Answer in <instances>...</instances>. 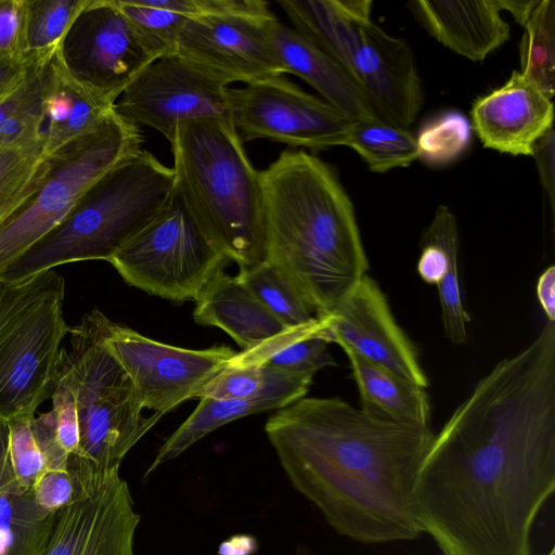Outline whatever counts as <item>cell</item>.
Masks as SVG:
<instances>
[{
	"mask_svg": "<svg viewBox=\"0 0 555 555\" xmlns=\"http://www.w3.org/2000/svg\"><path fill=\"white\" fill-rule=\"evenodd\" d=\"M88 2L89 0H26L27 55L52 56Z\"/></svg>",
	"mask_w": 555,
	"mask_h": 555,
	"instance_id": "cell-33",
	"label": "cell"
},
{
	"mask_svg": "<svg viewBox=\"0 0 555 555\" xmlns=\"http://www.w3.org/2000/svg\"><path fill=\"white\" fill-rule=\"evenodd\" d=\"M264 433L293 487L339 534L380 544L418 538L413 493L435 434L386 421L338 397H302Z\"/></svg>",
	"mask_w": 555,
	"mask_h": 555,
	"instance_id": "cell-2",
	"label": "cell"
},
{
	"mask_svg": "<svg viewBox=\"0 0 555 555\" xmlns=\"http://www.w3.org/2000/svg\"><path fill=\"white\" fill-rule=\"evenodd\" d=\"M534 157L541 183L546 191L551 205L555 197V135L554 128L545 132L533 145Z\"/></svg>",
	"mask_w": 555,
	"mask_h": 555,
	"instance_id": "cell-39",
	"label": "cell"
},
{
	"mask_svg": "<svg viewBox=\"0 0 555 555\" xmlns=\"http://www.w3.org/2000/svg\"><path fill=\"white\" fill-rule=\"evenodd\" d=\"M193 320L196 324L215 326L242 348L235 360L259 363L278 348L306 337H321L325 320L309 327H285L243 285L236 275L219 271L195 299Z\"/></svg>",
	"mask_w": 555,
	"mask_h": 555,
	"instance_id": "cell-18",
	"label": "cell"
},
{
	"mask_svg": "<svg viewBox=\"0 0 555 555\" xmlns=\"http://www.w3.org/2000/svg\"><path fill=\"white\" fill-rule=\"evenodd\" d=\"M112 109L73 81L51 56L41 93L40 138L47 156L94 129Z\"/></svg>",
	"mask_w": 555,
	"mask_h": 555,
	"instance_id": "cell-22",
	"label": "cell"
},
{
	"mask_svg": "<svg viewBox=\"0 0 555 555\" xmlns=\"http://www.w3.org/2000/svg\"><path fill=\"white\" fill-rule=\"evenodd\" d=\"M55 513L41 509L31 490L0 488V555H38Z\"/></svg>",
	"mask_w": 555,
	"mask_h": 555,
	"instance_id": "cell-26",
	"label": "cell"
},
{
	"mask_svg": "<svg viewBox=\"0 0 555 555\" xmlns=\"http://www.w3.org/2000/svg\"><path fill=\"white\" fill-rule=\"evenodd\" d=\"M228 85L178 54L147 64L114 104L125 121L147 126L169 142L178 125L207 117L230 119Z\"/></svg>",
	"mask_w": 555,
	"mask_h": 555,
	"instance_id": "cell-14",
	"label": "cell"
},
{
	"mask_svg": "<svg viewBox=\"0 0 555 555\" xmlns=\"http://www.w3.org/2000/svg\"><path fill=\"white\" fill-rule=\"evenodd\" d=\"M37 59L24 80L0 99V147H42L41 93L47 62Z\"/></svg>",
	"mask_w": 555,
	"mask_h": 555,
	"instance_id": "cell-27",
	"label": "cell"
},
{
	"mask_svg": "<svg viewBox=\"0 0 555 555\" xmlns=\"http://www.w3.org/2000/svg\"><path fill=\"white\" fill-rule=\"evenodd\" d=\"M37 59L15 60L0 57V99L24 80L30 66Z\"/></svg>",
	"mask_w": 555,
	"mask_h": 555,
	"instance_id": "cell-40",
	"label": "cell"
},
{
	"mask_svg": "<svg viewBox=\"0 0 555 555\" xmlns=\"http://www.w3.org/2000/svg\"><path fill=\"white\" fill-rule=\"evenodd\" d=\"M51 399L57 441L69 456H78L80 431L75 397L67 386L55 382Z\"/></svg>",
	"mask_w": 555,
	"mask_h": 555,
	"instance_id": "cell-37",
	"label": "cell"
},
{
	"mask_svg": "<svg viewBox=\"0 0 555 555\" xmlns=\"http://www.w3.org/2000/svg\"><path fill=\"white\" fill-rule=\"evenodd\" d=\"M48 167L40 147H0V223L37 190Z\"/></svg>",
	"mask_w": 555,
	"mask_h": 555,
	"instance_id": "cell-32",
	"label": "cell"
},
{
	"mask_svg": "<svg viewBox=\"0 0 555 555\" xmlns=\"http://www.w3.org/2000/svg\"><path fill=\"white\" fill-rule=\"evenodd\" d=\"M139 127L113 109L87 134L48 156L37 190L0 224V278L54 230L104 173L141 149Z\"/></svg>",
	"mask_w": 555,
	"mask_h": 555,
	"instance_id": "cell-8",
	"label": "cell"
},
{
	"mask_svg": "<svg viewBox=\"0 0 555 555\" xmlns=\"http://www.w3.org/2000/svg\"><path fill=\"white\" fill-rule=\"evenodd\" d=\"M325 320L321 338L423 388L429 382L417 351L396 322L378 284L364 275Z\"/></svg>",
	"mask_w": 555,
	"mask_h": 555,
	"instance_id": "cell-16",
	"label": "cell"
},
{
	"mask_svg": "<svg viewBox=\"0 0 555 555\" xmlns=\"http://www.w3.org/2000/svg\"><path fill=\"white\" fill-rule=\"evenodd\" d=\"M108 318L99 309L69 327L55 382L67 386L76 401L82 459L100 474L119 470L126 454L160 421L143 416L134 388L104 343Z\"/></svg>",
	"mask_w": 555,
	"mask_h": 555,
	"instance_id": "cell-7",
	"label": "cell"
},
{
	"mask_svg": "<svg viewBox=\"0 0 555 555\" xmlns=\"http://www.w3.org/2000/svg\"><path fill=\"white\" fill-rule=\"evenodd\" d=\"M140 518L117 473L91 495L55 513L38 555H134Z\"/></svg>",
	"mask_w": 555,
	"mask_h": 555,
	"instance_id": "cell-17",
	"label": "cell"
},
{
	"mask_svg": "<svg viewBox=\"0 0 555 555\" xmlns=\"http://www.w3.org/2000/svg\"><path fill=\"white\" fill-rule=\"evenodd\" d=\"M522 27L519 72L552 100L555 91V1L540 0Z\"/></svg>",
	"mask_w": 555,
	"mask_h": 555,
	"instance_id": "cell-30",
	"label": "cell"
},
{
	"mask_svg": "<svg viewBox=\"0 0 555 555\" xmlns=\"http://www.w3.org/2000/svg\"><path fill=\"white\" fill-rule=\"evenodd\" d=\"M125 282L175 302L197 298L229 260L197 227L178 193L108 260Z\"/></svg>",
	"mask_w": 555,
	"mask_h": 555,
	"instance_id": "cell-9",
	"label": "cell"
},
{
	"mask_svg": "<svg viewBox=\"0 0 555 555\" xmlns=\"http://www.w3.org/2000/svg\"><path fill=\"white\" fill-rule=\"evenodd\" d=\"M268 37L284 74L305 80L352 121L377 118L369 100L347 73L310 39L276 17L268 25Z\"/></svg>",
	"mask_w": 555,
	"mask_h": 555,
	"instance_id": "cell-21",
	"label": "cell"
},
{
	"mask_svg": "<svg viewBox=\"0 0 555 555\" xmlns=\"http://www.w3.org/2000/svg\"><path fill=\"white\" fill-rule=\"evenodd\" d=\"M540 555H555V547L553 546L550 552L545 553V554H540Z\"/></svg>",
	"mask_w": 555,
	"mask_h": 555,
	"instance_id": "cell-43",
	"label": "cell"
},
{
	"mask_svg": "<svg viewBox=\"0 0 555 555\" xmlns=\"http://www.w3.org/2000/svg\"><path fill=\"white\" fill-rule=\"evenodd\" d=\"M555 490V322L455 409L421 466L413 511L442 555H531Z\"/></svg>",
	"mask_w": 555,
	"mask_h": 555,
	"instance_id": "cell-1",
	"label": "cell"
},
{
	"mask_svg": "<svg viewBox=\"0 0 555 555\" xmlns=\"http://www.w3.org/2000/svg\"><path fill=\"white\" fill-rule=\"evenodd\" d=\"M243 285L285 327L298 330L317 324L320 319L268 261L242 268L236 274Z\"/></svg>",
	"mask_w": 555,
	"mask_h": 555,
	"instance_id": "cell-29",
	"label": "cell"
},
{
	"mask_svg": "<svg viewBox=\"0 0 555 555\" xmlns=\"http://www.w3.org/2000/svg\"><path fill=\"white\" fill-rule=\"evenodd\" d=\"M289 373L314 376L337 363L321 337H306L291 341L269 353L261 362Z\"/></svg>",
	"mask_w": 555,
	"mask_h": 555,
	"instance_id": "cell-36",
	"label": "cell"
},
{
	"mask_svg": "<svg viewBox=\"0 0 555 555\" xmlns=\"http://www.w3.org/2000/svg\"><path fill=\"white\" fill-rule=\"evenodd\" d=\"M343 350L349 359L363 412L396 423L429 426L430 402L425 388L349 349Z\"/></svg>",
	"mask_w": 555,
	"mask_h": 555,
	"instance_id": "cell-23",
	"label": "cell"
},
{
	"mask_svg": "<svg viewBox=\"0 0 555 555\" xmlns=\"http://www.w3.org/2000/svg\"><path fill=\"white\" fill-rule=\"evenodd\" d=\"M53 56L73 81L109 107L154 61L115 0H89Z\"/></svg>",
	"mask_w": 555,
	"mask_h": 555,
	"instance_id": "cell-13",
	"label": "cell"
},
{
	"mask_svg": "<svg viewBox=\"0 0 555 555\" xmlns=\"http://www.w3.org/2000/svg\"><path fill=\"white\" fill-rule=\"evenodd\" d=\"M276 410L278 405L267 401L201 397L191 415L160 446L143 479L219 427L250 414Z\"/></svg>",
	"mask_w": 555,
	"mask_h": 555,
	"instance_id": "cell-25",
	"label": "cell"
},
{
	"mask_svg": "<svg viewBox=\"0 0 555 555\" xmlns=\"http://www.w3.org/2000/svg\"><path fill=\"white\" fill-rule=\"evenodd\" d=\"M175 192L172 168L140 149L98 179L65 219L2 274L15 282L85 260H106L143 230Z\"/></svg>",
	"mask_w": 555,
	"mask_h": 555,
	"instance_id": "cell-5",
	"label": "cell"
},
{
	"mask_svg": "<svg viewBox=\"0 0 555 555\" xmlns=\"http://www.w3.org/2000/svg\"><path fill=\"white\" fill-rule=\"evenodd\" d=\"M346 146L378 173L410 166L418 159L416 139L408 128L379 118L353 121Z\"/></svg>",
	"mask_w": 555,
	"mask_h": 555,
	"instance_id": "cell-28",
	"label": "cell"
},
{
	"mask_svg": "<svg viewBox=\"0 0 555 555\" xmlns=\"http://www.w3.org/2000/svg\"><path fill=\"white\" fill-rule=\"evenodd\" d=\"M26 0H0V57L27 60Z\"/></svg>",
	"mask_w": 555,
	"mask_h": 555,
	"instance_id": "cell-38",
	"label": "cell"
},
{
	"mask_svg": "<svg viewBox=\"0 0 555 555\" xmlns=\"http://www.w3.org/2000/svg\"><path fill=\"white\" fill-rule=\"evenodd\" d=\"M65 283L53 270L41 291L0 332V423L35 415L55 385Z\"/></svg>",
	"mask_w": 555,
	"mask_h": 555,
	"instance_id": "cell-10",
	"label": "cell"
},
{
	"mask_svg": "<svg viewBox=\"0 0 555 555\" xmlns=\"http://www.w3.org/2000/svg\"><path fill=\"white\" fill-rule=\"evenodd\" d=\"M266 258L323 319L366 275L353 205L334 170L284 150L260 171Z\"/></svg>",
	"mask_w": 555,
	"mask_h": 555,
	"instance_id": "cell-3",
	"label": "cell"
},
{
	"mask_svg": "<svg viewBox=\"0 0 555 555\" xmlns=\"http://www.w3.org/2000/svg\"><path fill=\"white\" fill-rule=\"evenodd\" d=\"M274 14L203 13L183 25L177 54L229 86L283 76L269 37Z\"/></svg>",
	"mask_w": 555,
	"mask_h": 555,
	"instance_id": "cell-15",
	"label": "cell"
},
{
	"mask_svg": "<svg viewBox=\"0 0 555 555\" xmlns=\"http://www.w3.org/2000/svg\"><path fill=\"white\" fill-rule=\"evenodd\" d=\"M230 119L241 139H267L321 151L346 146L353 121L283 76L228 88Z\"/></svg>",
	"mask_w": 555,
	"mask_h": 555,
	"instance_id": "cell-11",
	"label": "cell"
},
{
	"mask_svg": "<svg viewBox=\"0 0 555 555\" xmlns=\"http://www.w3.org/2000/svg\"><path fill=\"white\" fill-rule=\"evenodd\" d=\"M537 297L547 318L555 322V267L550 266L539 276L537 283Z\"/></svg>",
	"mask_w": 555,
	"mask_h": 555,
	"instance_id": "cell-41",
	"label": "cell"
},
{
	"mask_svg": "<svg viewBox=\"0 0 555 555\" xmlns=\"http://www.w3.org/2000/svg\"><path fill=\"white\" fill-rule=\"evenodd\" d=\"M502 11H508L515 22L525 25L540 0H499Z\"/></svg>",
	"mask_w": 555,
	"mask_h": 555,
	"instance_id": "cell-42",
	"label": "cell"
},
{
	"mask_svg": "<svg viewBox=\"0 0 555 555\" xmlns=\"http://www.w3.org/2000/svg\"><path fill=\"white\" fill-rule=\"evenodd\" d=\"M35 415L0 423V488L31 490L47 469L46 459L33 431Z\"/></svg>",
	"mask_w": 555,
	"mask_h": 555,
	"instance_id": "cell-31",
	"label": "cell"
},
{
	"mask_svg": "<svg viewBox=\"0 0 555 555\" xmlns=\"http://www.w3.org/2000/svg\"><path fill=\"white\" fill-rule=\"evenodd\" d=\"M421 25L446 48L483 61L509 39L499 0H415L408 3Z\"/></svg>",
	"mask_w": 555,
	"mask_h": 555,
	"instance_id": "cell-20",
	"label": "cell"
},
{
	"mask_svg": "<svg viewBox=\"0 0 555 555\" xmlns=\"http://www.w3.org/2000/svg\"><path fill=\"white\" fill-rule=\"evenodd\" d=\"M470 118L485 147L531 156L534 143L553 128L554 105L531 79L514 70L504 85L474 101Z\"/></svg>",
	"mask_w": 555,
	"mask_h": 555,
	"instance_id": "cell-19",
	"label": "cell"
},
{
	"mask_svg": "<svg viewBox=\"0 0 555 555\" xmlns=\"http://www.w3.org/2000/svg\"><path fill=\"white\" fill-rule=\"evenodd\" d=\"M115 3L153 60L177 54L179 35L190 15L152 7L145 0Z\"/></svg>",
	"mask_w": 555,
	"mask_h": 555,
	"instance_id": "cell-34",
	"label": "cell"
},
{
	"mask_svg": "<svg viewBox=\"0 0 555 555\" xmlns=\"http://www.w3.org/2000/svg\"><path fill=\"white\" fill-rule=\"evenodd\" d=\"M472 125L457 111L442 113L420 129L416 139L418 159L428 166L441 167L460 158L472 140Z\"/></svg>",
	"mask_w": 555,
	"mask_h": 555,
	"instance_id": "cell-35",
	"label": "cell"
},
{
	"mask_svg": "<svg viewBox=\"0 0 555 555\" xmlns=\"http://www.w3.org/2000/svg\"><path fill=\"white\" fill-rule=\"evenodd\" d=\"M4 286H5V283L0 281V297H1L2 293H3Z\"/></svg>",
	"mask_w": 555,
	"mask_h": 555,
	"instance_id": "cell-44",
	"label": "cell"
},
{
	"mask_svg": "<svg viewBox=\"0 0 555 555\" xmlns=\"http://www.w3.org/2000/svg\"><path fill=\"white\" fill-rule=\"evenodd\" d=\"M104 343L128 375L142 408L163 416L199 398L237 354L228 346L188 349L167 345L109 319Z\"/></svg>",
	"mask_w": 555,
	"mask_h": 555,
	"instance_id": "cell-12",
	"label": "cell"
},
{
	"mask_svg": "<svg viewBox=\"0 0 555 555\" xmlns=\"http://www.w3.org/2000/svg\"><path fill=\"white\" fill-rule=\"evenodd\" d=\"M169 143L175 190L204 235L240 269L263 261L260 171L249 162L231 119L182 122Z\"/></svg>",
	"mask_w": 555,
	"mask_h": 555,
	"instance_id": "cell-4",
	"label": "cell"
},
{
	"mask_svg": "<svg viewBox=\"0 0 555 555\" xmlns=\"http://www.w3.org/2000/svg\"><path fill=\"white\" fill-rule=\"evenodd\" d=\"M312 379L313 376L267 363H242L234 358L205 386L201 397L267 401L282 409L305 397Z\"/></svg>",
	"mask_w": 555,
	"mask_h": 555,
	"instance_id": "cell-24",
	"label": "cell"
},
{
	"mask_svg": "<svg viewBox=\"0 0 555 555\" xmlns=\"http://www.w3.org/2000/svg\"><path fill=\"white\" fill-rule=\"evenodd\" d=\"M294 28L352 79L377 118L408 128L424 102L414 54L372 18L371 0L279 1Z\"/></svg>",
	"mask_w": 555,
	"mask_h": 555,
	"instance_id": "cell-6",
	"label": "cell"
}]
</instances>
